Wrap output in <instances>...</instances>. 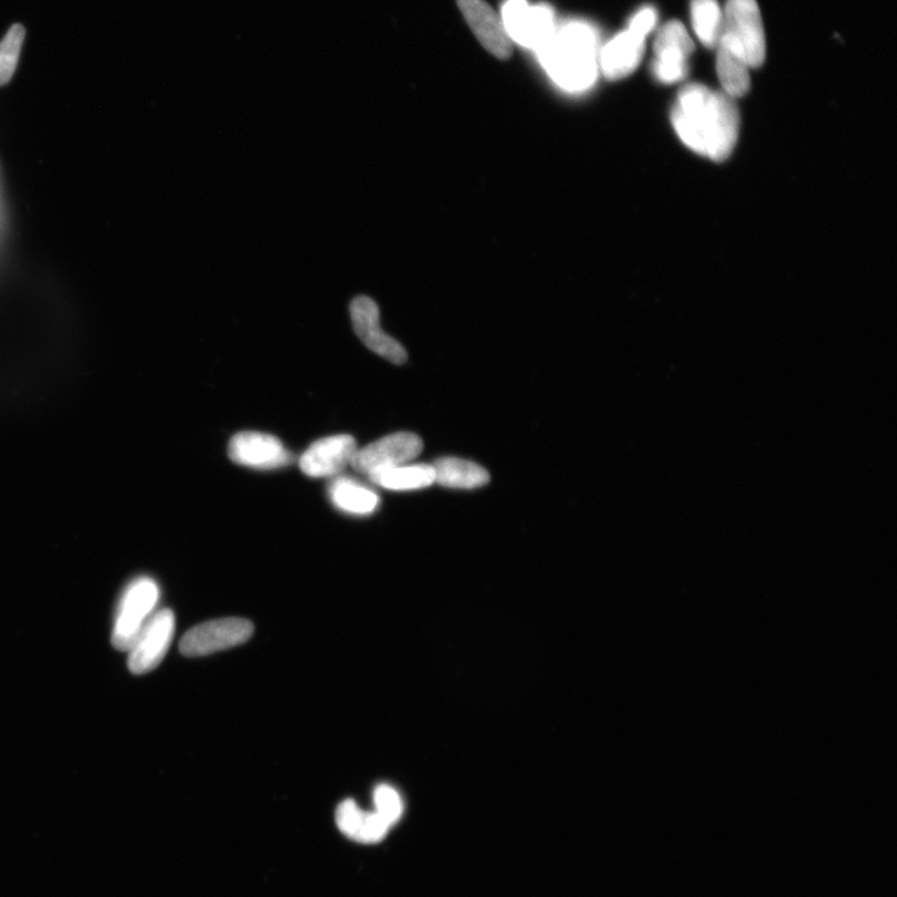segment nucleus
I'll return each instance as SVG.
<instances>
[{"label": "nucleus", "mask_w": 897, "mask_h": 897, "mask_svg": "<svg viewBox=\"0 0 897 897\" xmlns=\"http://www.w3.org/2000/svg\"><path fill=\"white\" fill-rule=\"evenodd\" d=\"M646 39L625 32L612 38L600 49L599 67L610 81H620L637 70L645 54Z\"/></svg>", "instance_id": "14"}, {"label": "nucleus", "mask_w": 897, "mask_h": 897, "mask_svg": "<svg viewBox=\"0 0 897 897\" xmlns=\"http://www.w3.org/2000/svg\"><path fill=\"white\" fill-rule=\"evenodd\" d=\"M158 583L152 579L135 580L126 589L116 618L112 642L115 650L130 651L159 602Z\"/></svg>", "instance_id": "4"}, {"label": "nucleus", "mask_w": 897, "mask_h": 897, "mask_svg": "<svg viewBox=\"0 0 897 897\" xmlns=\"http://www.w3.org/2000/svg\"><path fill=\"white\" fill-rule=\"evenodd\" d=\"M229 456L233 463L260 471L278 469L295 461L294 454L278 437L258 432H242L233 436L229 444Z\"/></svg>", "instance_id": "11"}, {"label": "nucleus", "mask_w": 897, "mask_h": 897, "mask_svg": "<svg viewBox=\"0 0 897 897\" xmlns=\"http://www.w3.org/2000/svg\"><path fill=\"white\" fill-rule=\"evenodd\" d=\"M365 813L366 812L362 811L352 799H347V801L340 803L336 813V822L339 831L356 841L360 825H362L363 822Z\"/></svg>", "instance_id": "22"}, {"label": "nucleus", "mask_w": 897, "mask_h": 897, "mask_svg": "<svg viewBox=\"0 0 897 897\" xmlns=\"http://www.w3.org/2000/svg\"><path fill=\"white\" fill-rule=\"evenodd\" d=\"M546 73L561 89L578 93L590 89L599 74V35L583 22L556 25L555 32L535 52Z\"/></svg>", "instance_id": "2"}, {"label": "nucleus", "mask_w": 897, "mask_h": 897, "mask_svg": "<svg viewBox=\"0 0 897 897\" xmlns=\"http://www.w3.org/2000/svg\"><path fill=\"white\" fill-rule=\"evenodd\" d=\"M350 318L357 337L376 355L401 366L407 362L405 348L380 327V312L376 302L367 296H358L349 306Z\"/></svg>", "instance_id": "10"}, {"label": "nucleus", "mask_w": 897, "mask_h": 897, "mask_svg": "<svg viewBox=\"0 0 897 897\" xmlns=\"http://www.w3.org/2000/svg\"><path fill=\"white\" fill-rule=\"evenodd\" d=\"M718 45L727 48L749 67L764 63V27L756 0H728Z\"/></svg>", "instance_id": "3"}, {"label": "nucleus", "mask_w": 897, "mask_h": 897, "mask_svg": "<svg viewBox=\"0 0 897 897\" xmlns=\"http://www.w3.org/2000/svg\"><path fill=\"white\" fill-rule=\"evenodd\" d=\"M357 443L350 435H334L319 439L302 454L300 471L314 479L334 477L342 473L352 462Z\"/></svg>", "instance_id": "12"}, {"label": "nucleus", "mask_w": 897, "mask_h": 897, "mask_svg": "<svg viewBox=\"0 0 897 897\" xmlns=\"http://www.w3.org/2000/svg\"><path fill=\"white\" fill-rule=\"evenodd\" d=\"M25 39V28L14 24L0 42V86L11 82L18 66Z\"/></svg>", "instance_id": "20"}, {"label": "nucleus", "mask_w": 897, "mask_h": 897, "mask_svg": "<svg viewBox=\"0 0 897 897\" xmlns=\"http://www.w3.org/2000/svg\"><path fill=\"white\" fill-rule=\"evenodd\" d=\"M673 129L687 148L714 161L734 152L739 135L735 99L701 84L684 87L671 113Z\"/></svg>", "instance_id": "1"}, {"label": "nucleus", "mask_w": 897, "mask_h": 897, "mask_svg": "<svg viewBox=\"0 0 897 897\" xmlns=\"http://www.w3.org/2000/svg\"><path fill=\"white\" fill-rule=\"evenodd\" d=\"M435 483L452 489H476L490 482L483 466L457 457H443L434 464Z\"/></svg>", "instance_id": "16"}, {"label": "nucleus", "mask_w": 897, "mask_h": 897, "mask_svg": "<svg viewBox=\"0 0 897 897\" xmlns=\"http://www.w3.org/2000/svg\"><path fill=\"white\" fill-rule=\"evenodd\" d=\"M716 49L717 74L724 86V93L736 101L750 89V67L740 57L730 53L727 48L718 45Z\"/></svg>", "instance_id": "18"}, {"label": "nucleus", "mask_w": 897, "mask_h": 897, "mask_svg": "<svg viewBox=\"0 0 897 897\" xmlns=\"http://www.w3.org/2000/svg\"><path fill=\"white\" fill-rule=\"evenodd\" d=\"M331 504L340 511L367 516L373 514L379 505V496L352 477H336L328 487Z\"/></svg>", "instance_id": "15"}, {"label": "nucleus", "mask_w": 897, "mask_h": 897, "mask_svg": "<svg viewBox=\"0 0 897 897\" xmlns=\"http://www.w3.org/2000/svg\"><path fill=\"white\" fill-rule=\"evenodd\" d=\"M653 51L655 61L652 64V72L658 82L675 84L685 80L695 43L684 23L671 21L663 25L657 33Z\"/></svg>", "instance_id": "7"}, {"label": "nucleus", "mask_w": 897, "mask_h": 897, "mask_svg": "<svg viewBox=\"0 0 897 897\" xmlns=\"http://www.w3.org/2000/svg\"><path fill=\"white\" fill-rule=\"evenodd\" d=\"M502 22L511 42L534 53L549 41L558 25L549 6H530L526 0H506Z\"/></svg>", "instance_id": "5"}, {"label": "nucleus", "mask_w": 897, "mask_h": 897, "mask_svg": "<svg viewBox=\"0 0 897 897\" xmlns=\"http://www.w3.org/2000/svg\"><path fill=\"white\" fill-rule=\"evenodd\" d=\"M175 633V614L169 609L155 612L129 651L128 666L134 675H146L160 665Z\"/></svg>", "instance_id": "9"}, {"label": "nucleus", "mask_w": 897, "mask_h": 897, "mask_svg": "<svg viewBox=\"0 0 897 897\" xmlns=\"http://www.w3.org/2000/svg\"><path fill=\"white\" fill-rule=\"evenodd\" d=\"M255 627L245 619L231 618L201 623L184 633L180 651L187 657H203L236 647L253 636Z\"/></svg>", "instance_id": "6"}, {"label": "nucleus", "mask_w": 897, "mask_h": 897, "mask_svg": "<svg viewBox=\"0 0 897 897\" xmlns=\"http://www.w3.org/2000/svg\"><path fill=\"white\" fill-rule=\"evenodd\" d=\"M457 4L486 51L500 60H508L513 52L511 41L492 7L484 0H457Z\"/></svg>", "instance_id": "13"}, {"label": "nucleus", "mask_w": 897, "mask_h": 897, "mask_svg": "<svg viewBox=\"0 0 897 897\" xmlns=\"http://www.w3.org/2000/svg\"><path fill=\"white\" fill-rule=\"evenodd\" d=\"M690 15L699 42L716 49L724 27V11L717 0H692Z\"/></svg>", "instance_id": "19"}, {"label": "nucleus", "mask_w": 897, "mask_h": 897, "mask_svg": "<svg viewBox=\"0 0 897 897\" xmlns=\"http://www.w3.org/2000/svg\"><path fill=\"white\" fill-rule=\"evenodd\" d=\"M374 805L376 813L382 816L390 826H393L403 814L402 798L394 788L389 785H379L376 789Z\"/></svg>", "instance_id": "21"}, {"label": "nucleus", "mask_w": 897, "mask_h": 897, "mask_svg": "<svg viewBox=\"0 0 897 897\" xmlns=\"http://www.w3.org/2000/svg\"><path fill=\"white\" fill-rule=\"evenodd\" d=\"M369 481L387 490L408 492L423 489L435 483L433 465H399L368 476Z\"/></svg>", "instance_id": "17"}, {"label": "nucleus", "mask_w": 897, "mask_h": 897, "mask_svg": "<svg viewBox=\"0 0 897 897\" xmlns=\"http://www.w3.org/2000/svg\"><path fill=\"white\" fill-rule=\"evenodd\" d=\"M657 12L655 8L645 7L640 9V11L632 17L629 31L635 33L641 38H645L653 31V29L657 25Z\"/></svg>", "instance_id": "23"}, {"label": "nucleus", "mask_w": 897, "mask_h": 897, "mask_svg": "<svg viewBox=\"0 0 897 897\" xmlns=\"http://www.w3.org/2000/svg\"><path fill=\"white\" fill-rule=\"evenodd\" d=\"M423 446L422 439L413 433H395L358 448L350 465L356 472L370 476L414 461Z\"/></svg>", "instance_id": "8"}]
</instances>
